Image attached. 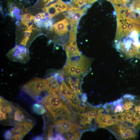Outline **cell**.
<instances>
[{
    "instance_id": "1",
    "label": "cell",
    "mask_w": 140,
    "mask_h": 140,
    "mask_svg": "<svg viewBox=\"0 0 140 140\" xmlns=\"http://www.w3.org/2000/svg\"><path fill=\"white\" fill-rule=\"evenodd\" d=\"M41 102L53 117L54 121L59 120L60 118L65 120V117L69 118L71 116L67 106L57 93L47 94L43 98Z\"/></svg>"
},
{
    "instance_id": "2",
    "label": "cell",
    "mask_w": 140,
    "mask_h": 140,
    "mask_svg": "<svg viewBox=\"0 0 140 140\" xmlns=\"http://www.w3.org/2000/svg\"><path fill=\"white\" fill-rule=\"evenodd\" d=\"M133 99L130 94H126L113 102L107 103L102 106L108 114H112L122 112L132 108Z\"/></svg>"
},
{
    "instance_id": "3",
    "label": "cell",
    "mask_w": 140,
    "mask_h": 140,
    "mask_svg": "<svg viewBox=\"0 0 140 140\" xmlns=\"http://www.w3.org/2000/svg\"><path fill=\"white\" fill-rule=\"evenodd\" d=\"M22 91L34 100L39 102V97L43 93H48L45 79L35 78L26 83L23 86Z\"/></svg>"
},
{
    "instance_id": "4",
    "label": "cell",
    "mask_w": 140,
    "mask_h": 140,
    "mask_svg": "<svg viewBox=\"0 0 140 140\" xmlns=\"http://www.w3.org/2000/svg\"><path fill=\"white\" fill-rule=\"evenodd\" d=\"M118 139H133L137 138L138 132L124 123H121L106 127Z\"/></svg>"
},
{
    "instance_id": "5",
    "label": "cell",
    "mask_w": 140,
    "mask_h": 140,
    "mask_svg": "<svg viewBox=\"0 0 140 140\" xmlns=\"http://www.w3.org/2000/svg\"><path fill=\"white\" fill-rule=\"evenodd\" d=\"M6 56L11 61L26 64L30 59L28 49L21 45H17L10 50Z\"/></svg>"
},
{
    "instance_id": "6",
    "label": "cell",
    "mask_w": 140,
    "mask_h": 140,
    "mask_svg": "<svg viewBox=\"0 0 140 140\" xmlns=\"http://www.w3.org/2000/svg\"><path fill=\"white\" fill-rule=\"evenodd\" d=\"M56 131L59 134L68 132H72L79 128L74 123L66 120H62L54 122Z\"/></svg>"
},
{
    "instance_id": "7",
    "label": "cell",
    "mask_w": 140,
    "mask_h": 140,
    "mask_svg": "<svg viewBox=\"0 0 140 140\" xmlns=\"http://www.w3.org/2000/svg\"><path fill=\"white\" fill-rule=\"evenodd\" d=\"M33 125L32 120L25 118L21 122L14 124V127L10 130L12 135L19 133L25 136L32 128Z\"/></svg>"
},
{
    "instance_id": "8",
    "label": "cell",
    "mask_w": 140,
    "mask_h": 140,
    "mask_svg": "<svg viewBox=\"0 0 140 140\" xmlns=\"http://www.w3.org/2000/svg\"><path fill=\"white\" fill-rule=\"evenodd\" d=\"M15 106L11 103L8 101L0 96V110L2 111L8 113V117L13 113L15 109Z\"/></svg>"
},
{
    "instance_id": "9",
    "label": "cell",
    "mask_w": 140,
    "mask_h": 140,
    "mask_svg": "<svg viewBox=\"0 0 140 140\" xmlns=\"http://www.w3.org/2000/svg\"><path fill=\"white\" fill-rule=\"evenodd\" d=\"M54 73L45 79V82L47 87L49 90L57 92L58 90L60 85L54 76Z\"/></svg>"
},
{
    "instance_id": "10",
    "label": "cell",
    "mask_w": 140,
    "mask_h": 140,
    "mask_svg": "<svg viewBox=\"0 0 140 140\" xmlns=\"http://www.w3.org/2000/svg\"><path fill=\"white\" fill-rule=\"evenodd\" d=\"M67 25L65 24L62 20L55 23L53 26L55 33L60 36L64 34L68 31L66 27Z\"/></svg>"
},
{
    "instance_id": "11",
    "label": "cell",
    "mask_w": 140,
    "mask_h": 140,
    "mask_svg": "<svg viewBox=\"0 0 140 140\" xmlns=\"http://www.w3.org/2000/svg\"><path fill=\"white\" fill-rule=\"evenodd\" d=\"M65 49L67 59H69L73 56L81 54L77 46H73L70 43L66 46Z\"/></svg>"
},
{
    "instance_id": "12",
    "label": "cell",
    "mask_w": 140,
    "mask_h": 140,
    "mask_svg": "<svg viewBox=\"0 0 140 140\" xmlns=\"http://www.w3.org/2000/svg\"><path fill=\"white\" fill-rule=\"evenodd\" d=\"M25 117L26 116L23 111L16 106L13 117L15 122L14 124L22 121L25 119Z\"/></svg>"
},
{
    "instance_id": "13",
    "label": "cell",
    "mask_w": 140,
    "mask_h": 140,
    "mask_svg": "<svg viewBox=\"0 0 140 140\" xmlns=\"http://www.w3.org/2000/svg\"><path fill=\"white\" fill-rule=\"evenodd\" d=\"M32 109L34 113L39 115L43 114L45 112V109L44 106L37 103H34L33 105Z\"/></svg>"
},
{
    "instance_id": "14",
    "label": "cell",
    "mask_w": 140,
    "mask_h": 140,
    "mask_svg": "<svg viewBox=\"0 0 140 140\" xmlns=\"http://www.w3.org/2000/svg\"><path fill=\"white\" fill-rule=\"evenodd\" d=\"M59 95L66 98L67 92L66 84L64 81L60 85L58 91Z\"/></svg>"
},
{
    "instance_id": "15",
    "label": "cell",
    "mask_w": 140,
    "mask_h": 140,
    "mask_svg": "<svg viewBox=\"0 0 140 140\" xmlns=\"http://www.w3.org/2000/svg\"><path fill=\"white\" fill-rule=\"evenodd\" d=\"M46 7H47L48 12L50 14L49 17L50 18L56 15V8L53 6L52 3Z\"/></svg>"
},
{
    "instance_id": "16",
    "label": "cell",
    "mask_w": 140,
    "mask_h": 140,
    "mask_svg": "<svg viewBox=\"0 0 140 140\" xmlns=\"http://www.w3.org/2000/svg\"><path fill=\"white\" fill-rule=\"evenodd\" d=\"M7 5L10 15L12 16L13 10L16 7V5L11 1L9 0L7 3Z\"/></svg>"
},
{
    "instance_id": "17",
    "label": "cell",
    "mask_w": 140,
    "mask_h": 140,
    "mask_svg": "<svg viewBox=\"0 0 140 140\" xmlns=\"http://www.w3.org/2000/svg\"><path fill=\"white\" fill-rule=\"evenodd\" d=\"M20 9L17 7H16L13 10L11 16L13 17H15L17 19H19L20 17Z\"/></svg>"
},
{
    "instance_id": "18",
    "label": "cell",
    "mask_w": 140,
    "mask_h": 140,
    "mask_svg": "<svg viewBox=\"0 0 140 140\" xmlns=\"http://www.w3.org/2000/svg\"><path fill=\"white\" fill-rule=\"evenodd\" d=\"M24 136L20 134H16L12 135L10 140H21Z\"/></svg>"
},
{
    "instance_id": "19",
    "label": "cell",
    "mask_w": 140,
    "mask_h": 140,
    "mask_svg": "<svg viewBox=\"0 0 140 140\" xmlns=\"http://www.w3.org/2000/svg\"><path fill=\"white\" fill-rule=\"evenodd\" d=\"M74 12L72 14L73 19L75 20L79 21L83 14L76 11H74Z\"/></svg>"
},
{
    "instance_id": "20",
    "label": "cell",
    "mask_w": 140,
    "mask_h": 140,
    "mask_svg": "<svg viewBox=\"0 0 140 140\" xmlns=\"http://www.w3.org/2000/svg\"><path fill=\"white\" fill-rule=\"evenodd\" d=\"M0 118L1 121L6 120L8 116L7 114L5 112H4L0 110Z\"/></svg>"
},
{
    "instance_id": "21",
    "label": "cell",
    "mask_w": 140,
    "mask_h": 140,
    "mask_svg": "<svg viewBox=\"0 0 140 140\" xmlns=\"http://www.w3.org/2000/svg\"><path fill=\"white\" fill-rule=\"evenodd\" d=\"M12 135V133L10 130H8L6 131L4 135L5 139L6 140L10 139Z\"/></svg>"
},
{
    "instance_id": "22",
    "label": "cell",
    "mask_w": 140,
    "mask_h": 140,
    "mask_svg": "<svg viewBox=\"0 0 140 140\" xmlns=\"http://www.w3.org/2000/svg\"><path fill=\"white\" fill-rule=\"evenodd\" d=\"M87 99V97L86 94L83 93L82 94L81 100L82 102H85Z\"/></svg>"
},
{
    "instance_id": "23",
    "label": "cell",
    "mask_w": 140,
    "mask_h": 140,
    "mask_svg": "<svg viewBox=\"0 0 140 140\" xmlns=\"http://www.w3.org/2000/svg\"><path fill=\"white\" fill-rule=\"evenodd\" d=\"M41 18L42 19V17L40 13L36 14L35 16V19L36 22L40 20Z\"/></svg>"
},
{
    "instance_id": "24",
    "label": "cell",
    "mask_w": 140,
    "mask_h": 140,
    "mask_svg": "<svg viewBox=\"0 0 140 140\" xmlns=\"http://www.w3.org/2000/svg\"><path fill=\"white\" fill-rule=\"evenodd\" d=\"M85 1L88 2V4L89 3H93L97 1L98 0H85Z\"/></svg>"
},
{
    "instance_id": "25",
    "label": "cell",
    "mask_w": 140,
    "mask_h": 140,
    "mask_svg": "<svg viewBox=\"0 0 140 140\" xmlns=\"http://www.w3.org/2000/svg\"><path fill=\"white\" fill-rule=\"evenodd\" d=\"M61 9L58 8L56 9V15H57L58 14L60 13L61 12Z\"/></svg>"
},
{
    "instance_id": "26",
    "label": "cell",
    "mask_w": 140,
    "mask_h": 140,
    "mask_svg": "<svg viewBox=\"0 0 140 140\" xmlns=\"http://www.w3.org/2000/svg\"><path fill=\"white\" fill-rule=\"evenodd\" d=\"M135 57L140 60V48L138 52L135 56Z\"/></svg>"
},
{
    "instance_id": "27",
    "label": "cell",
    "mask_w": 140,
    "mask_h": 140,
    "mask_svg": "<svg viewBox=\"0 0 140 140\" xmlns=\"http://www.w3.org/2000/svg\"><path fill=\"white\" fill-rule=\"evenodd\" d=\"M75 46H77V45L76 41H73L69 43Z\"/></svg>"
},
{
    "instance_id": "28",
    "label": "cell",
    "mask_w": 140,
    "mask_h": 140,
    "mask_svg": "<svg viewBox=\"0 0 140 140\" xmlns=\"http://www.w3.org/2000/svg\"><path fill=\"white\" fill-rule=\"evenodd\" d=\"M43 139V137L41 136H37L34 138L35 140H41Z\"/></svg>"
},
{
    "instance_id": "29",
    "label": "cell",
    "mask_w": 140,
    "mask_h": 140,
    "mask_svg": "<svg viewBox=\"0 0 140 140\" xmlns=\"http://www.w3.org/2000/svg\"><path fill=\"white\" fill-rule=\"evenodd\" d=\"M45 17H49L50 14L48 12H45Z\"/></svg>"
}]
</instances>
